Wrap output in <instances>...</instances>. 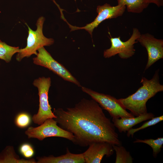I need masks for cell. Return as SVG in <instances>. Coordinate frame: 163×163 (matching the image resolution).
<instances>
[{
	"label": "cell",
	"instance_id": "cell-9",
	"mask_svg": "<svg viewBox=\"0 0 163 163\" xmlns=\"http://www.w3.org/2000/svg\"><path fill=\"white\" fill-rule=\"evenodd\" d=\"M140 35L139 30L134 28L132 36L125 42L122 41L120 37L111 38V46L104 51V57L109 58L117 54L122 59H127L132 57L135 52L134 44L138 42L137 40Z\"/></svg>",
	"mask_w": 163,
	"mask_h": 163
},
{
	"label": "cell",
	"instance_id": "cell-1",
	"mask_svg": "<svg viewBox=\"0 0 163 163\" xmlns=\"http://www.w3.org/2000/svg\"><path fill=\"white\" fill-rule=\"evenodd\" d=\"M53 112L59 126L73 134L72 142L75 145L86 147L96 142L122 145L113 123L92 99L83 98L74 107L65 110L54 108Z\"/></svg>",
	"mask_w": 163,
	"mask_h": 163
},
{
	"label": "cell",
	"instance_id": "cell-4",
	"mask_svg": "<svg viewBox=\"0 0 163 163\" xmlns=\"http://www.w3.org/2000/svg\"><path fill=\"white\" fill-rule=\"evenodd\" d=\"M50 77H42L35 79L33 85L38 90L39 98V108L37 113L32 118L34 123L40 125L49 118H56L52 111L48 101V92L51 85Z\"/></svg>",
	"mask_w": 163,
	"mask_h": 163
},
{
	"label": "cell",
	"instance_id": "cell-12",
	"mask_svg": "<svg viewBox=\"0 0 163 163\" xmlns=\"http://www.w3.org/2000/svg\"><path fill=\"white\" fill-rule=\"evenodd\" d=\"M154 117L153 113H147L132 118H112V121L115 127L117 129L120 133H125L135 125L144 121L151 119Z\"/></svg>",
	"mask_w": 163,
	"mask_h": 163
},
{
	"label": "cell",
	"instance_id": "cell-6",
	"mask_svg": "<svg viewBox=\"0 0 163 163\" xmlns=\"http://www.w3.org/2000/svg\"><path fill=\"white\" fill-rule=\"evenodd\" d=\"M25 133L29 138H36L41 141L51 137L63 138L72 142L74 140L73 134L58 126L53 118L47 119L38 127H28Z\"/></svg>",
	"mask_w": 163,
	"mask_h": 163
},
{
	"label": "cell",
	"instance_id": "cell-11",
	"mask_svg": "<svg viewBox=\"0 0 163 163\" xmlns=\"http://www.w3.org/2000/svg\"><path fill=\"white\" fill-rule=\"evenodd\" d=\"M88 146L82 153L85 163H100L105 155L110 157L114 153L112 145L107 142H94Z\"/></svg>",
	"mask_w": 163,
	"mask_h": 163
},
{
	"label": "cell",
	"instance_id": "cell-16",
	"mask_svg": "<svg viewBox=\"0 0 163 163\" xmlns=\"http://www.w3.org/2000/svg\"><path fill=\"white\" fill-rule=\"evenodd\" d=\"M20 49L19 47L9 46L0 40V59L9 63L13 55L18 53Z\"/></svg>",
	"mask_w": 163,
	"mask_h": 163
},
{
	"label": "cell",
	"instance_id": "cell-21",
	"mask_svg": "<svg viewBox=\"0 0 163 163\" xmlns=\"http://www.w3.org/2000/svg\"><path fill=\"white\" fill-rule=\"evenodd\" d=\"M20 153L25 157L29 158L32 157L34 154V150L32 145L27 143L21 145L19 148Z\"/></svg>",
	"mask_w": 163,
	"mask_h": 163
},
{
	"label": "cell",
	"instance_id": "cell-17",
	"mask_svg": "<svg viewBox=\"0 0 163 163\" xmlns=\"http://www.w3.org/2000/svg\"><path fill=\"white\" fill-rule=\"evenodd\" d=\"M116 153L115 163H132L133 159L130 152L122 145H112Z\"/></svg>",
	"mask_w": 163,
	"mask_h": 163
},
{
	"label": "cell",
	"instance_id": "cell-7",
	"mask_svg": "<svg viewBox=\"0 0 163 163\" xmlns=\"http://www.w3.org/2000/svg\"><path fill=\"white\" fill-rule=\"evenodd\" d=\"M37 51L36 56L33 59L34 64L47 68L64 80L81 87L77 79L62 64L54 59L44 47Z\"/></svg>",
	"mask_w": 163,
	"mask_h": 163
},
{
	"label": "cell",
	"instance_id": "cell-3",
	"mask_svg": "<svg viewBox=\"0 0 163 163\" xmlns=\"http://www.w3.org/2000/svg\"><path fill=\"white\" fill-rule=\"evenodd\" d=\"M45 20V18L43 16L38 18L36 24L37 29L35 31L31 29L25 23L28 28L27 45L25 48L20 49L18 53L16 56V59L18 61L20 62L24 58L29 57L33 54L37 56V51L39 49L53 44L54 42L53 39L46 38L43 34V26Z\"/></svg>",
	"mask_w": 163,
	"mask_h": 163
},
{
	"label": "cell",
	"instance_id": "cell-23",
	"mask_svg": "<svg viewBox=\"0 0 163 163\" xmlns=\"http://www.w3.org/2000/svg\"><path fill=\"white\" fill-rule=\"evenodd\" d=\"M0 65H1V64H0Z\"/></svg>",
	"mask_w": 163,
	"mask_h": 163
},
{
	"label": "cell",
	"instance_id": "cell-8",
	"mask_svg": "<svg viewBox=\"0 0 163 163\" xmlns=\"http://www.w3.org/2000/svg\"><path fill=\"white\" fill-rule=\"evenodd\" d=\"M125 8L126 6L118 4L116 6H112L109 4L106 3L102 5H98L96 9L98 15L94 20L91 23L81 27L71 25L67 21L64 16H62L61 18L68 24L71 29L70 31L85 29L88 32L92 37L94 30L101 23L106 19L116 18L122 16Z\"/></svg>",
	"mask_w": 163,
	"mask_h": 163
},
{
	"label": "cell",
	"instance_id": "cell-5",
	"mask_svg": "<svg viewBox=\"0 0 163 163\" xmlns=\"http://www.w3.org/2000/svg\"><path fill=\"white\" fill-rule=\"evenodd\" d=\"M81 87L82 91L90 95L102 108L107 110L112 118L135 117L127 111L118 99L114 97L95 91L84 87Z\"/></svg>",
	"mask_w": 163,
	"mask_h": 163
},
{
	"label": "cell",
	"instance_id": "cell-13",
	"mask_svg": "<svg viewBox=\"0 0 163 163\" xmlns=\"http://www.w3.org/2000/svg\"><path fill=\"white\" fill-rule=\"evenodd\" d=\"M37 163H85L83 153H71L67 148L65 154L55 157L53 155L38 157Z\"/></svg>",
	"mask_w": 163,
	"mask_h": 163
},
{
	"label": "cell",
	"instance_id": "cell-15",
	"mask_svg": "<svg viewBox=\"0 0 163 163\" xmlns=\"http://www.w3.org/2000/svg\"><path fill=\"white\" fill-rule=\"evenodd\" d=\"M118 4L126 6L128 11L136 13L142 12L149 4L146 0H117Z\"/></svg>",
	"mask_w": 163,
	"mask_h": 163
},
{
	"label": "cell",
	"instance_id": "cell-18",
	"mask_svg": "<svg viewBox=\"0 0 163 163\" xmlns=\"http://www.w3.org/2000/svg\"><path fill=\"white\" fill-rule=\"evenodd\" d=\"M133 143H143L150 146L153 150L154 157H155L161 151L163 144V138H158L156 139H149L144 140L136 139Z\"/></svg>",
	"mask_w": 163,
	"mask_h": 163
},
{
	"label": "cell",
	"instance_id": "cell-19",
	"mask_svg": "<svg viewBox=\"0 0 163 163\" xmlns=\"http://www.w3.org/2000/svg\"><path fill=\"white\" fill-rule=\"evenodd\" d=\"M163 120V116L162 115L155 117H153L150 120L143 123L141 126L136 128H132L127 131V136L129 137L131 136L133 137L134 134L142 129H144L149 126L154 125Z\"/></svg>",
	"mask_w": 163,
	"mask_h": 163
},
{
	"label": "cell",
	"instance_id": "cell-2",
	"mask_svg": "<svg viewBox=\"0 0 163 163\" xmlns=\"http://www.w3.org/2000/svg\"><path fill=\"white\" fill-rule=\"evenodd\" d=\"M159 71L157 70L150 80L142 77L140 82L142 86L135 93L125 98L118 99L123 106L135 117L147 113L148 101L163 91V85L159 82Z\"/></svg>",
	"mask_w": 163,
	"mask_h": 163
},
{
	"label": "cell",
	"instance_id": "cell-10",
	"mask_svg": "<svg viewBox=\"0 0 163 163\" xmlns=\"http://www.w3.org/2000/svg\"><path fill=\"white\" fill-rule=\"evenodd\" d=\"M137 42L147 51L148 59L145 70L147 69L158 60L163 58V40L155 38L148 33L140 35Z\"/></svg>",
	"mask_w": 163,
	"mask_h": 163
},
{
	"label": "cell",
	"instance_id": "cell-22",
	"mask_svg": "<svg viewBox=\"0 0 163 163\" xmlns=\"http://www.w3.org/2000/svg\"><path fill=\"white\" fill-rule=\"evenodd\" d=\"M149 3H153L156 4L158 7L163 6V0H146Z\"/></svg>",
	"mask_w": 163,
	"mask_h": 163
},
{
	"label": "cell",
	"instance_id": "cell-14",
	"mask_svg": "<svg viewBox=\"0 0 163 163\" xmlns=\"http://www.w3.org/2000/svg\"><path fill=\"white\" fill-rule=\"evenodd\" d=\"M36 163L34 159H20L15 153L13 147L6 146L0 153V163Z\"/></svg>",
	"mask_w": 163,
	"mask_h": 163
},
{
	"label": "cell",
	"instance_id": "cell-20",
	"mask_svg": "<svg viewBox=\"0 0 163 163\" xmlns=\"http://www.w3.org/2000/svg\"><path fill=\"white\" fill-rule=\"evenodd\" d=\"M31 122L29 115L26 113H21L16 117L15 123L16 125L20 128H24L28 126Z\"/></svg>",
	"mask_w": 163,
	"mask_h": 163
}]
</instances>
